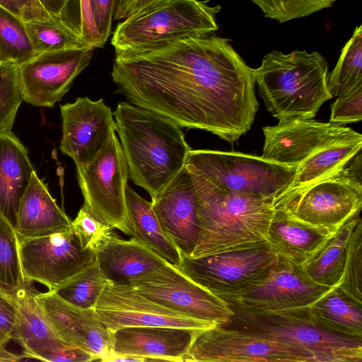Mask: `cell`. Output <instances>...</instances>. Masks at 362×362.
I'll use <instances>...</instances> for the list:
<instances>
[{
    "mask_svg": "<svg viewBox=\"0 0 362 362\" xmlns=\"http://www.w3.org/2000/svg\"><path fill=\"white\" fill-rule=\"evenodd\" d=\"M111 76L129 103L230 144L250 129L259 107L253 69L211 34L115 55Z\"/></svg>",
    "mask_w": 362,
    "mask_h": 362,
    "instance_id": "1",
    "label": "cell"
},
{
    "mask_svg": "<svg viewBox=\"0 0 362 362\" xmlns=\"http://www.w3.org/2000/svg\"><path fill=\"white\" fill-rule=\"evenodd\" d=\"M129 175L151 199L185 166L191 148L180 125L129 102L113 112Z\"/></svg>",
    "mask_w": 362,
    "mask_h": 362,
    "instance_id": "2",
    "label": "cell"
},
{
    "mask_svg": "<svg viewBox=\"0 0 362 362\" xmlns=\"http://www.w3.org/2000/svg\"><path fill=\"white\" fill-rule=\"evenodd\" d=\"M190 173L199 221V235L191 257L269 243L274 198L230 191Z\"/></svg>",
    "mask_w": 362,
    "mask_h": 362,
    "instance_id": "3",
    "label": "cell"
},
{
    "mask_svg": "<svg viewBox=\"0 0 362 362\" xmlns=\"http://www.w3.org/2000/svg\"><path fill=\"white\" fill-rule=\"evenodd\" d=\"M259 94L267 110L279 121L313 119L332 98L328 86V64L317 52L274 50L253 69Z\"/></svg>",
    "mask_w": 362,
    "mask_h": 362,
    "instance_id": "4",
    "label": "cell"
},
{
    "mask_svg": "<svg viewBox=\"0 0 362 362\" xmlns=\"http://www.w3.org/2000/svg\"><path fill=\"white\" fill-rule=\"evenodd\" d=\"M219 5L208 0H167L119 23L111 38L115 55L157 50L180 40L210 35L218 29Z\"/></svg>",
    "mask_w": 362,
    "mask_h": 362,
    "instance_id": "5",
    "label": "cell"
},
{
    "mask_svg": "<svg viewBox=\"0 0 362 362\" xmlns=\"http://www.w3.org/2000/svg\"><path fill=\"white\" fill-rule=\"evenodd\" d=\"M231 310L233 315L221 325L245 329L301 349L310 353L315 362L362 361V339L324 329L312 316L310 306L275 312Z\"/></svg>",
    "mask_w": 362,
    "mask_h": 362,
    "instance_id": "6",
    "label": "cell"
},
{
    "mask_svg": "<svg viewBox=\"0 0 362 362\" xmlns=\"http://www.w3.org/2000/svg\"><path fill=\"white\" fill-rule=\"evenodd\" d=\"M361 157L351 166L274 200V209L334 235L361 214Z\"/></svg>",
    "mask_w": 362,
    "mask_h": 362,
    "instance_id": "7",
    "label": "cell"
},
{
    "mask_svg": "<svg viewBox=\"0 0 362 362\" xmlns=\"http://www.w3.org/2000/svg\"><path fill=\"white\" fill-rule=\"evenodd\" d=\"M185 166L228 190L274 199L291 184L296 170L261 156L206 149H191Z\"/></svg>",
    "mask_w": 362,
    "mask_h": 362,
    "instance_id": "8",
    "label": "cell"
},
{
    "mask_svg": "<svg viewBox=\"0 0 362 362\" xmlns=\"http://www.w3.org/2000/svg\"><path fill=\"white\" fill-rule=\"evenodd\" d=\"M76 172L83 205L98 220L132 237L125 198L129 170L115 131L93 158L76 168Z\"/></svg>",
    "mask_w": 362,
    "mask_h": 362,
    "instance_id": "9",
    "label": "cell"
},
{
    "mask_svg": "<svg viewBox=\"0 0 362 362\" xmlns=\"http://www.w3.org/2000/svg\"><path fill=\"white\" fill-rule=\"evenodd\" d=\"M181 255L180 264L176 267L218 298L255 284L279 257L269 243L198 257Z\"/></svg>",
    "mask_w": 362,
    "mask_h": 362,
    "instance_id": "10",
    "label": "cell"
},
{
    "mask_svg": "<svg viewBox=\"0 0 362 362\" xmlns=\"http://www.w3.org/2000/svg\"><path fill=\"white\" fill-rule=\"evenodd\" d=\"M183 361L315 362L301 349L228 325L199 330Z\"/></svg>",
    "mask_w": 362,
    "mask_h": 362,
    "instance_id": "11",
    "label": "cell"
},
{
    "mask_svg": "<svg viewBox=\"0 0 362 362\" xmlns=\"http://www.w3.org/2000/svg\"><path fill=\"white\" fill-rule=\"evenodd\" d=\"M332 288L315 281L303 266L279 256L262 279L219 298L231 309L275 312L310 306Z\"/></svg>",
    "mask_w": 362,
    "mask_h": 362,
    "instance_id": "12",
    "label": "cell"
},
{
    "mask_svg": "<svg viewBox=\"0 0 362 362\" xmlns=\"http://www.w3.org/2000/svg\"><path fill=\"white\" fill-rule=\"evenodd\" d=\"M129 284L149 299L198 320L221 325L234 314L223 300L169 263Z\"/></svg>",
    "mask_w": 362,
    "mask_h": 362,
    "instance_id": "13",
    "label": "cell"
},
{
    "mask_svg": "<svg viewBox=\"0 0 362 362\" xmlns=\"http://www.w3.org/2000/svg\"><path fill=\"white\" fill-rule=\"evenodd\" d=\"M19 252L24 276L54 291L93 263L95 253L83 249L71 227L63 232L19 238Z\"/></svg>",
    "mask_w": 362,
    "mask_h": 362,
    "instance_id": "14",
    "label": "cell"
},
{
    "mask_svg": "<svg viewBox=\"0 0 362 362\" xmlns=\"http://www.w3.org/2000/svg\"><path fill=\"white\" fill-rule=\"evenodd\" d=\"M93 50L86 47L44 52L19 65L23 101L34 106L53 107L89 65Z\"/></svg>",
    "mask_w": 362,
    "mask_h": 362,
    "instance_id": "15",
    "label": "cell"
},
{
    "mask_svg": "<svg viewBox=\"0 0 362 362\" xmlns=\"http://www.w3.org/2000/svg\"><path fill=\"white\" fill-rule=\"evenodd\" d=\"M95 310L110 332L126 327H175L205 329L217 325L191 318L144 296L130 284L109 282Z\"/></svg>",
    "mask_w": 362,
    "mask_h": 362,
    "instance_id": "16",
    "label": "cell"
},
{
    "mask_svg": "<svg viewBox=\"0 0 362 362\" xmlns=\"http://www.w3.org/2000/svg\"><path fill=\"white\" fill-rule=\"evenodd\" d=\"M264 136L262 158L297 168L315 152L332 144L362 138L351 128L313 119L279 121L262 127Z\"/></svg>",
    "mask_w": 362,
    "mask_h": 362,
    "instance_id": "17",
    "label": "cell"
},
{
    "mask_svg": "<svg viewBox=\"0 0 362 362\" xmlns=\"http://www.w3.org/2000/svg\"><path fill=\"white\" fill-rule=\"evenodd\" d=\"M62 120L61 151L76 167L88 163L115 131L113 112L103 101L88 97L60 105Z\"/></svg>",
    "mask_w": 362,
    "mask_h": 362,
    "instance_id": "18",
    "label": "cell"
},
{
    "mask_svg": "<svg viewBox=\"0 0 362 362\" xmlns=\"http://www.w3.org/2000/svg\"><path fill=\"white\" fill-rule=\"evenodd\" d=\"M35 299L45 317L66 344L81 348L100 361L111 350L110 332L95 308L81 309L59 297L54 291L40 293Z\"/></svg>",
    "mask_w": 362,
    "mask_h": 362,
    "instance_id": "19",
    "label": "cell"
},
{
    "mask_svg": "<svg viewBox=\"0 0 362 362\" xmlns=\"http://www.w3.org/2000/svg\"><path fill=\"white\" fill-rule=\"evenodd\" d=\"M151 199L163 230L181 255L190 257L197 243L199 221L195 187L187 167Z\"/></svg>",
    "mask_w": 362,
    "mask_h": 362,
    "instance_id": "20",
    "label": "cell"
},
{
    "mask_svg": "<svg viewBox=\"0 0 362 362\" xmlns=\"http://www.w3.org/2000/svg\"><path fill=\"white\" fill-rule=\"evenodd\" d=\"M201 329L175 327H126L110 332V352L152 361L182 362Z\"/></svg>",
    "mask_w": 362,
    "mask_h": 362,
    "instance_id": "21",
    "label": "cell"
},
{
    "mask_svg": "<svg viewBox=\"0 0 362 362\" xmlns=\"http://www.w3.org/2000/svg\"><path fill=\"white\" fill-rule=\"evenodd\" d=\"M72 220L59 208L35 170L18 209L15 229L19 238H33L69 229Z\"/></svg>",
    "mask_w": 362,
    "mask_h": 362,
    "instance_id": "22",
    "label": "cell"
},
{
    "mask_svg": "<svg viewBox=\"0 0 362 362\" xmlns=\"http://www.w3.org/2000/svg\"><path fill=\"white\" fill-rule=\"evenodd\" d=\"M95 257L108 281L117 284H129L168 263L134 238L123 240L115 233Z\"/></svg>",
    "mask_w": 362,
    "mask_h": 362,
    "instance_id": "23",
    "label": "cell"
},
{
    "mask_svg": "<svg viewBox=\"0 0 362 362\" xmlns=\"http://www.w3.org/2000/svg\"><path fill=\"white\" fill-rule=\"evenodd\" d=\"M35 169L27 148L11 132L0 133V214L14 227L21 199Z\"/></svg>",
    "mask_w": 362,
    "mask_h": 362,
    "instance_id": "24",
    "label": "cell"
},
{
    "mask_svg": "<svg viewBox=\"0 0 362 362\" xmlns=\"http://www.w3.org/2000/svg\"><path fill=\"white\" fill-rule=\"evenodd\" d=\"M332 235L276 209L269 228V243L278 255L301 266L308 262Z\"/></svg>",
    "mask_w": 362,
    "mask_h": 362,
    "instance_id": "25",
    "label": "cell"
},
{
    "mask_svg": "<svg viewBox=\"0 0 362 362\" xmlns=\"http://www.w3.org/2000/svg\"><path fill=\"white\" fill-rule=\"evenodd\" d=\"M32 286L18 303V315L13 340L23 349L28 358L46 361L52 354L69 346L57 334L35 299ZM71 346V345H70Z\"/></svg>",
    "mask_w": 362,
    "mask_h": 362,
    "instance_id": "26",
    "label": "cell"
},
{
    "mask_svg": "<svg viewBox=\"0 0 362 362\" xmlns=\"http://www.w3.org/2000/svg\"><path fill=\"white\" fill-rule=\"evenodd\" d=\"M127 217L132 237L145 245L169 264L177 267L182 255L163 230L152 202L139 195L129 186L125 191Z\"/></svg>",
    "mask_w": 362,
    "mask_h": 362,
    "instance_id": "27",
    "label": "cell"
},
{
    "mask_svg": "<svg viewBox=\"0 0 362 362\" xmlns=\"http://www.w3.org/2000/svg\"><path fill=\"white\" fill-rule=\"evenodd\" d=\"M315 320L324 329L349 337L362 339V303L332 287L311 305Z\"/></svg>",
    "mask_w": 362,
    "mask_h": 362,
    "instance_id": "28",
    "label": "cell"
},
{
    "mask_svg": "<svg viewBox=\"0 0 362 362\" xmlns=\"http://www.w3.org/2000/svg\"><path fill=\"white\" fill-rule=\"evenodd\" d=\"M362 138L339 142L315 152L296 168L291 184L275 199L344 168L361 151ZM274 199V200H275Z\"/></svg>",
    "mask_w": 362,
    "mask_h": 362,
    "instance_id": "29",
    "label": "cell"
},
{
    "mask_svg": "<svg viewBox=\"0 0 362 362\" xmlns=\"http://www.w3.org/2000/svg\"><path fill=\"white\" fill-rule=\"evenodd\" d=\"M360 214L356 216L333 235L303 269L317 283L329 287L339 284L344 267L347 243Z\"/></svg>",
    "mask_w": 362,
    "mask_h": 362,
    "instance_id": "30",
    "label": "cell"
},
{
    "mask_svg": "<svg viewBox=\"0 0 362 362\" xmlns=\"http://www.w3.org/2000/svg\"><path fill=\"white\" fill-rule=\"evenodd\" d=\"M31 287L21 266L19 237L14 226L0 214V293L18 303Z\"/></svg>",
    "mask_w": 362,
    "mask_h": 362,
    "instance_id": "31",
    "label": "cell"
},
{
    "mask_svg": "<svg viewBox=\"0 0 362 362\" xmlns=\"http://www.w3.org/2000/svg\"><path fill=\"white\" fill-rule=\"evenodd\" d=\"M362 86V25L357 26L341 49L327 79L330 94L339 97Z\"/></svg>",
    "mask_w": 362,
    "mask_h": 362,
    "instance_id": "32",
    "label": "cell"
},
{
    "mask_svg": "<svg viewBox=\"0 0 362 362\" xmlns=\"http://www.w3.org/2000/svg\"><path fill=\"white\" fill-rule=\"evenodd\" d=\"M109 282L95 259L52 291L77 308L90 309L95 308Z\"/></svg>",
    "mask_w": 362,
    "mask_h": 362,
    "instance_id": "33",
    "label": "cell"
},
{
    "mask_svg": "<svg viewBox=\"0 0 362 362\" xmlns=\"http://www.w3.org/2000/svg\"><path fill=\"white\" fill-rule=\"evenodd\" d=\"M36 54L25 22L0 6V62L19 66Z\"/></svg>",
    "mask_w": 362,
    "mask_h": 362,
    "instance_id": "34",
    "label": "cell"
},
{
    "mask_svg": "<svg viewBox=\"0 0 362 362\" xmlns=\"http://www.w3.org/2000/svg\"><path fill=\"white\" fill-rule=\"evenodd\" d=\"M25 26L37 54L90 47L79 35L69 28L58 17L25 22Z\"/></svg>",
    "mask_w": 362,
    "mask_h": 362,
    "instance_id": "35",
    "label": "cell"
},
{
    "mask_svg": "<svg viewBox=\"0 0 362 362\" xmlns=\"http://www.w3.org/2000/svg\"><path fill=\"white\" fill-rule=\"evenodd\" d=\"M23 101L18 66L0 62V133L11 131Z\"/></svg>",
    "mask_w": 362,
    "mask_h": 362,
    "instance_id": "36",
    "label": "cell"
},
{
    "mask_svg": "<svg viewBox=\"0 0 362 362\" xmlns=\"http://www.w3.org/2000/svg\"><path fill=\"white\" fill-rule=\"evenodd\" d=\"M362 303V221L356 222L348 241L341 280L337 286Z\"/></svg>",
    "mask_w": 362,
    "mask_h": 362,
    "instance_id": "37",
    "label": "cell"
},
{
    "mask_svg": "<svg viewBox=\"0 0 362 362\" xmlns=\"http://www.w3.org/2000/svg\"><path fill=\"white\" fill-rule=\"evenodd\" d=\"M267 18L279 23L308 16L329 7L330 0H250Z\"/></svg>",
    "mask_w": 362,
    "mask_h": 362,
    "instance_id": "38",
    "label": "cell"
},
{
    "mask_svg": "<svg viewBox=\"0 0 362 362\" xmlns=\"http://www.w3.org/2000/svg\"><path fill=\"white\" fill-rule=\"evenodd\" d=\"M71 227L81 247L95 253L114 233L112 227L95 218L83 204Z\"/></svg>",
    "mask_w": 362,
    "mask_h": 362,
    "instance_id": "39",
    "label": "cell"
},
{
    "mask_svg": "<svg viewBox=\"0 0 362 362\" xmlns=\"http://www.w3.org/2000/svg\"><path fill=\"white\" fill-rule=\"evenodd\" d=\"M362 119V86L338 97L331 105L329 122L343 126Z\"/></svg>",
    "mask_w": 362,
    "mask_h": 362,
    "instance_id": "40",
    "label": "cell"
},
{
    "mask_svg": "<svg viewBox=\"0 0 362 362\" xmlns=\"http://www.w3.org/2000/svg\"><path fill=\"white\" fill-rule=\"evenodd\" d=\"M89 4L92 20L102 47L111 34L116 0H89Z\"/></svg>",
    "mask_w": 362,
    "mask_h": 362,
    "instance_id": "41",
    "label": "cell"
},
{
    "mask_svg": "<svg viewBox=\"0 0 362 362\" xmlns=\"http://www.w3.org/2000/svg\"><path fill=\"white\" fill-rule=\"evenodd\" d=\"M0 6L24 22L47 20L52 17L38 0H0Z\"/></svg>",
    "mask_w": 362,
    "mask_h": 362,
    "instance_id": "42",
    "label": "cell"
},
{
    "mask_svg": "<svg viewBox=\"0 0 362 362\" xmlns=\"http://www.w3.org/2000/svg\"><path fill=\"white\" fill-rule=\"evenodd\" d=\"M167 0H116L114 19L124 20Z\"/></svg>",
    "mask_w": 362,
    "mask_h": 362,
    "instance_id": "43",
    "label": "cell"
},
{
    "mask_svg": "<svg viewBox=\"0 0 362 362\" xmlns=\"http://www.w3.org/2000/svg\"><path fill=\"white\" fill-rule=\"evenodd\" d=\"M18 315V303L0 293V330L13 339Z\"/></svg>",
    "mask_w": 362,
    "mask_h": 362,
    "instance_id": "44",
    "label": "cell"
},
{
    "mask_svg": "<svg viewBox=\"0 0 362 362\" xmlns=\"http://www.w3.org/2000/svg\"><path fill=\"white\" fill-rule=\"evenodd\" d=\"M59 18L69 28L81 37V0H66Z\"/></svg>",
    "mask_w": 362,
    "mask_h": 362,
    "instance_id": "45",
    "label": "cell"
},
{
    "mask_svg": "<svg viewBox=\"0 0 362 362\" xmlns=\"http://www.w3.org/2000/svg\"><path fill=\"white\" fill-rule=\"evenodd\" d=\"M81 10L82 39L88 45L93 49L100 47L98 35L91 17L89 0H81Z\"/></svg>",
    "mask_w": 362,
    "mask_h": 362,
    "instance_id": "46",
    "label": "cell"
},
{
    "mask_svg": "<svg viewBox=\"0 0 362 362\" xmlns=\"http://www.w3.org/2000/svg\"><path fill=\"white\" fill-rule=\"evenodd\" d=\"M11 340L10 337L0 330V361H19L25 358L24 355H18L6 349V344Z\"/></svg>",
    "mask_w": 362,
    "mask_h": 362,
    "instance_id": "47",
    "label": "cell"
},
{
    "mask_svg": "<svg viewBox=\"0 0 362 362\" xmlns=\"http://www.w3.org/2000/svg\"><path fill=\"white\" fill-rule=\"evenodd\" d=\"M46 11L52 17L59 16L66 0H38Z\"/></svg>",
    "mask_w": 362,
    "mask_h": 362,
    "instance_id": "48",
    "label": "cell"
},
{
    "mask_svg": "<svg viewBox=\"0 0 362 362\" xmlns=\"http://www.w3.org/2000/svg\"><path fill=\"white\" fill-rule=\"evenodd\" d=\"M330 1L333 3V2H334V1H335L336 0H330Z\"/></svg>",
    "mask_w": 362,
    "mask_h": 362,
    "instance_id": "49",
    "label": "cell"
}]
</instances>
